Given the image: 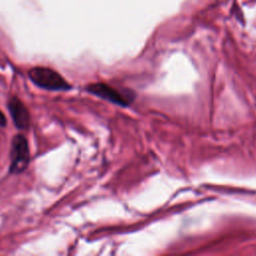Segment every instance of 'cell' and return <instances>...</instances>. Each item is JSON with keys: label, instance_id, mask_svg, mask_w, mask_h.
<instances>
[{"label": "cell", "instance_id": "1", "mask_svg": "<svg viewBox=\"0 0 256 256\" xmlns=\"http://www.w3.org/2000/svg\"><path fill=\"white\" fill-rule=\"evenodd\" d=\"M30 80L40 88L48 90H69L71 85L56 71L47 67H34L28 71Z\"/></svg>", "mask_w": 256, "mask_h": 256}, {"label": "cell", "instance_id": "5", "mask_svg": "<svg viewBox=\"0 0 256 256\" xmlns=\"http://www.w3.org/2000/svg\"><path fill=\"white\" fill-rule=\"evenodd\" d=\"M6 117H5V115L0 111V126H2V127H4L5 125H6Z\"/></svg>", "mask_w": 256, "mask_h": 256}, {"label": "cell", "instance_id": "4", "mask_svg": "<svg viewBox=\"0 0 256 256\" xmlns=\"http://www.w3.org/2000/svg\"><path fill=\"white\" fill-rule=\"evenodd\" d=\"M87 90L96 95L99 96L103 99H106L110 102L119 104V105H126L127 101L125 99V97L120 94L117 90H115L114 88L110 87L109 85H106L104 83H94V84H90L87 87Z\"/></svg>", "mask_w": 256, "mask_h": 256}, {"label": "cell", "instance_id": "2", "mask_svg": "<svg viewBox=\"0 0 256 256\" xmlns=\"http://www.w3.org/2000/svg\"><path fill=\"white\" fill-rule=\"evenodd\" d=\"M10 160L11 174H18L23 172L30 162L28 142L27 139L21 134L15 135L12 139Z\"/></svg>", "mask_w": 256, "mask_h": 256}, {"label": "cell", "instance_id": "3", "mask_svg": "<svg viewBox=\"0 0 256 256\" xmlns=\"http://www.w3.org/2000/svg\"><path fill=\"white\" fill-rule=\"evenodd\" d=\"M8 109L15 126L20 130H26L30 126V114L18 97H12L8 103Z\"/></svg>", "mask_w": 256, "mask_h": 256}]
</instances>
